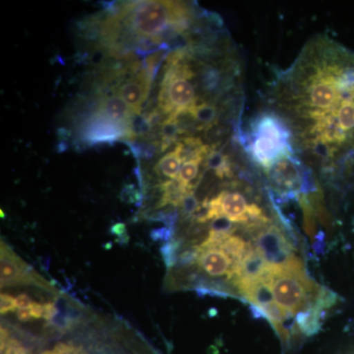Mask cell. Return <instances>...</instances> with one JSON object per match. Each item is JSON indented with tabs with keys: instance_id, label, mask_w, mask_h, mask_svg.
<instances>
[{
	"instance_id": "11",
	"label": "cell",
	"mask_w": 354,
	"mask_h": 354,
	"mask_svg": "<svg viewBox=\"0 0 354 354\" xmlns=\"http://www.w3.org/2000/svg\"><path fill=\"white\" fill-rule=\"evenodd\" d=\"M95 113H101L114 122L127 125V127L133 113L127 102L118 95L102 99L97 104Z\"/></svg>"
},
{
	"instance_id": "4",
	"label": "cell",
	"mask_w": 354,
	"mask_h": 354,
	"mask_svg": "<svg viewBox=\"0 0 354 354\" xmlns=\"http://www.w3.org/2000/svg\"><path fill=\"white\" fill-rule=\"evenodd\" d=\"M265 279L271 288L274 302L286 316H297L313 306L321 292L304 271H290L270 266Z\"/></svg>"
},
{
	"instance_id": "28",
	"label": "cell",
	"mask_w": 354,
	"mask_h": 354,
	"mask_svg": "<svg viewBox=\"0 0 354 354\" xmlns=\"http://www.w3.org/2000/svg\"><path fill=\"white\" fill-rule=\"evenodd\" d=\"M111 234L118 235L122 239L124 236L128 237L124 223H116V225H113V227L111 228Z\"/></svg>"
},
{
	"instance_id": "17",
	"label": "cell",
	"mask_w": 354,
	"mask_h": 354,
	"mask_svg": "<svg viewBox=\"0 0 354 354\" xmlns=\"http://www.w3.org/2000/svg\"><path fill=\"white\" fill-rule=\"evenodd\" d=\"M125 143L129 146L130 150L133 155L136 157V158H151L153 157L156 152H157V147H160V142H153V143H142V142H133V141H127Z\"/></svg>"
},
{
	"instance_id": "23",
	"label": "cell",
	"mask_w": 354,
	"mask_h": 354,
	"mask_svg": "<svg viewBox=\"0 0 354 354\" xmlns=\"http://www.w3.org/2000/svg\"><path fill=\"white\" fill-rule=\"evenodd\" d=\"M123 201L128 203L140 202L142 200L141 194L133 185H128L121 192Z\"/></svg>"
},
{
	"instance_id": "3",
	"label": "cell",
	"mask_w": 354,
	"mask_h": 354,
	"mask_svg": "<svg viewBox=\"0 0 354 354\" xmlns=\"http://www.w3.org/2000/svg\"><path fill=\"white\" fill-rule=\"evenodd\" d=\"M248 130L244 147L253 162L266 174L281 160L295 157L290 131L272 111L258 115Z\"/></svg>"
},
{
	"instance_id": "26",
	"label": "cell",
	"mask_w": 354,
	"mask_h": 354,
	"mask_svg": "<svg viewBox=\"0 0 354 354\" xmlns=\"http://www.w3.org/2000/svg\"><path fill=\"white\" fill-rule=\"evenodd\" d=\"M32 302L34 301H32V298L29 295H26V293H20L15 298L16 308L18 309L30 308Z\"/></svg>"
},
{
	"instance_id": "14",
	"label": "cell",
	"mask_w": 354,
	"mask_h": 354,
	"mask_svg": "<svg viewBox=\"0 0 354 354\" xmlns=\"http://www.w3.org/2000/svg\"><path fill=\"white\" fill-rule=\"evenodd\" d=\"M181 167L183 162L174 150L165 153L164 157L158 160V164L153 167V171L158 176L165 177L169 178V180H174L178 177Z\"/></svg>"
},
{
	"instance_id": "6",
	"label": "cell",
	"mask_w": 354,
	"mask_h": 354,
	"mask_svg": "<svg viewBox=\"0 0 354 354\" xmlns=\"http://www.w3.org/2000/svg\"><path fill=\"white\" fill-rule=\"evenodd\" d=\"M1 288L9 286L34 285L46 288L44 279L21 258L1 242Z\"/></svg>"
},
{
	"instance_id": "5",
	"label": "cell",
	"mask_w": 354,
	"mask_h": 354,
	"mask_svg": "<svg viewBox=\"0 0 354 354\" xmlns=\"http://www.w3.org/2000/svg\"><path fill=\"white\" fill-rule=\"evenodd\" d=\"M255 248L272 267L286 268L293 258L292 246L277 225H264L252 230Z\"/></svg>"
},
{
	"instance_id": "19",
	"label": "cell",
	"mask_w": 354,
	"mask_h": 354,
	"mask_svg": "<svg viewBox=\"0 0 354 354\" xmlns=\"http://www.w3.org/2000/svg\"><path fill=\"white\" fill-rule=\"evenodd\" d=\"M149 218L151 221H162L167 227H174L177 218H178V212H177L176 208L162 209V211H158V213L153 214Z\"/></svg>"
},
{
	"instance_id": "21",
	"label": "cell",
	"mask_w": 354,
	"mask_h": 354,
	"mask_svg": "<svg viewBox=\"0 0 354 354\" xmlns=\"http://www.w3.org/2000/svg\"><path fill=\"white\" fill-rule=\"evenodd\" d=\"M200 255L199 246H194L192 248L187 249L179 254L177 264L178 266H190L197 263Z\"/></svg>"
},
{
	"instance_id": "18",
	"label": "cell",
	"mask_w": 354,
	"mask_h": 354,
	"mask_svg": "<svg viewBox=\"0 0 354 354\" xmlns=\"http://www.w3.org/2000/svg\"><path fill=\"white\" fill-rule=\"evenodd\" d=\"M180 244L181 241L172 239L171 241L165 242L164 245L160 247V254H162V260L167 268L174 267L177 264Z\"/></svg>"
},
{
	"instance_id": "1",
	"label": "cell",
	"mask_w": 354,
	"mask_h": 354,
	"mask_svg": "<svg viewBox=\"0 0 354 354\" xmlns=\"http://www.w3.org/2000/svg\"><path fill=\"white\" fill-rule=\"evenodd\" d=\"M269 100L295 151L324 165L354 156V51L314 37L274 79Z\"/></svg>"
},
{
	"instance_id": "13",
	"label": "cell",
	"mask_w": 354,
	"mask_h": 354,
	"mask_svg": "<svg viewBox=\"0 0 354 354\" xmlns=\"http://www.w3.org/2000/svg\"><path fill=\"white\" fill-rule=\"evenodd\" d=\"M319 305L316 304L313 306L305 311L299 312L295 319H297V325L302 333L306 335H312L318 333L320 330L321 314L323 312Z\"/></svg>"
},
{
	"instance_id": "8",
	"label": "cell",
	"mask_w": 354,
	"mask_h": 354,
	"mask_svg": "<svg viewBox=\"0 0 354 354\" xmlns=\"http://www.w3.org/2000/svg\"><path fill=\"white\" fill-rule=\"evenodd\" d=\"M211 200L218 216H223L232 223L249 225L251 223V208L253 203H248L239 191L223 190Z\"/></svg>"
},
{
	"instance_id": "29",
	"label": "cell",
	"mask_w": 354,
	"mask_h": 354,
	"mask_svg": "<svg viewBox=\"0 0 354 354\" xmlns=\"http://www.w3.org/2000/svg\"><path fill=\"white\" fill-rule=\"evenodd\" d=\"M16 313H17L19 321H22V322H28V321L31 320L32 318L31 311H30L29 308L18 309Z\"/></svg>"
},
{
	"instance_id": "2",
	"label": "cell",
	"mask_w": 354,
	"mask_h": 354,
	"mask_svg": "<svg viewBox=\"0 0 354 354\" xmlns=\"http://www.w3.org/2000/svg\"><path fill=\"white\" fill-rule=\"evenodd\" d=\"M106 12H111V16L102 25L106 46L127 30L134 37L136 50L147 41L169 44L177 37L192 34V26L196 20L193 7L177 1L125 2L116 9L113 4Z\"/></svg>"
},
{
	"instance_id": "24",
	"label": "cell",
	"mask_w": 354,
	"mask_h": 354,
	"mask_svg": "<svg viewBox=\"0 0 354 354\" xmlns=\"http://www.w3.org/2000/svg\"><path fill=\"white\" fill-rule=\"evenodd\" d=\"M0 310L1 314H6L8 312H14L16 310L15 298L7 293H2L0 297Z\"/></svg>"
},
{
	"instance_id": "12",
	"label": "cell",
	"mask_w": 354,
	"mask_h": 354,
	"mask_svg": "<svg viewBox=\"0 0 354 354\" xmlns=\"http://www.w3.org/2000/svg\"><path fill=\"white\" fill-rule=\"evenodd\" d=\"M155 127L152 113H133L127 124V140L144 138L153 131Z\"/></svg>"
},
{
	"instance_id": "27",
	"label": "cell",
	"mask_w": 354,
	"mask_h": 354,
	"mask_svg": "<svg viewBox=\"0 0 354 354\" xmlns=\"http://www.w3.org/2000/svg\"><path fill=\"white\" fill-rule=\"evenodd\" d=\"M30 311L32 318L34 319H41L44 318V304H38V302H32L31 307H30Z\"/></svg>"
},
{
	"instance_id": "20",
	"label": "cell",
	"mask_w": 354,
	"mask_h": 354,
	"mask_svg": "<svg viewBox=\"0 0 354 354\" xmlns=\"http://www.w3.org/2000/svg\"><path fill=\"white\" fill-rule=\"evenodd\" d=\"M199 205L200 202L195 197L194 192H188L180 205L181 215H183V218H191L193 214L196 212Z\"/></svg>"
},
{
	"instance_id": "7",
	"label": "cell",
	"mask_w": 354,
	"mask_h": 354,
	"mask_svg": "<svg viewBox=\"0 0 354 354\" xmlns=\"http://www.w3.org/2000/svg\"><path fill=\"white\" fill-rule=\"evenodd\" d=\"M81 137L88 145L113 144L123 138L127 139V127L114 122L99 113L91 114L83 124Z\"/></svg>"
},
{
	"instance_id": "10",
	"label": "cell",
	"mask_w": 354,
	"mask_h": 354,
	"mask_svg": "<svg viewBox=\"0 0 354 354\" xmlns=\"http://www.w3.org/2000/svg\"><path fill=\"white\" fill-rule=\"evenodd\" d=\"M197 264L214 278L227 276L232 279L234 277V261L220 248H200Z\"/></svg>"
},
{
	"instance_id": "25",
	"label": "cell",
	"mask_w": 354,
	"mask_h": 354,
	"mask_svg": "<svg viewBox=\"0 0 354 354\" xmlns=\"http://www.w3.org/2000/svg\"><path fill=\"white\" fill-rule=\"evenodd\" d=\"M1 354H27V351L15 339H10L6 351Z\"/></svg>"
},
{
	"instance_id": "9",
	"label": "cell",
	"mask_w": 354,
	"mask_h": 354,
	"mask_svg": "<svg viewBox=\"0 0 354 354\" xmlns=\"http://www.w3.org/2000/svg\"><path fill=\"white\" fill-rule=\"evenodd\" d=\"M151 84L152 80L141 68L137 75L118 86L116 95L127 102L132 113H141L142 106L150 93Z\"/></svg>"
},
{
	"instance_id": "30",
	"label": "cell",
	"mask_w": 354,
	"mask_h": 354,
	"mask_svg": "<svg viewBox=\"0 0 354 354\" xmlns=\"http://www.w3.org/2000/svg\"><path fill=\"white\" fill-rule=\"evenodd\" d=\"M43 354H55L53 351H46V353H44Z\"/></svg>"
},
{
	"instance_id": "16",
	"label": "cell",
	"mask_w": 354,
	"mask_h": 354,
	"mask_svg": "<svg viewBox=\"0 0 354 354\" xmlns=\"http://www.w3.org/2000/svg\"><path fill=\"white\" fill-rule=\"evenodd\" d=\"M206 160H189L183 162L177 179L188 188L189 192H194L195 188L197 187L198 183H195V180L199 176L200 167L203 164H206Z\"/></svg>"
},
{
	"instance_id": "22",
	"label": "cell",
	"mask_w": 354,
	"mask_h": 354,
	"mask_svg": "<svg viewBox=\"0 0 354 354\" xmlns=\"http://www.w3.org/2000/svg\"><path fill=\"white\" fill-rule=\"evenodd\" d=\"M174 227H158L155 228L151 232V239H153V241L160 242L164 241L169 242L174 239Z\"/></svg>"
},
{
	"instance_id": "15",
	"label": "cell",
	"mask_w": 354,
	"mask_h": 354,
	"mask_svg": "<svg viewBox=\"0 0 354 354\" xmlns=\"http://www.w3.org/2000/svg\"><path fill=\"white\" fill-rule=\"evenodd\" d=\"M218 248L225 251L232 258L235 264V263L241 260L253 248V246L252 244L242 239L241 236L232 235V236L225 239Z\"/></svg>"
}]
</instances>
